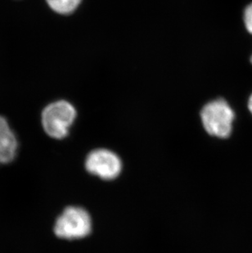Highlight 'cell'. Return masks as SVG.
I'll use <instances>...</instances> for the list:
<instances>
[{"label":"cell","mask_w":252,"mask_h":253,"mask_svg":"<svg viewBox=\"0 0 252 253\" xmlns=\"http://www.w3.org/2000/svg\"><path fill=\"white\" fill-rule=\"evenodd\" d=\"M201 119L205 130L210 135L227 139L233 132L236 113L225 99L217 98L203 107Z\"/></svg>","instance_id":"6da1fadb"},{"label":"cell","mask_w":252,"mask_h":253,"mask_svg":"<svg viewBox=\"0 0 252 253\" xmlns=\"http://www.w3.org/2000/svg\"><path fill=\"white\" fill-rule=\"evenodd\" d=\"M92 230L89 213L81 207L72 206L66 208L57 218L54 232L57 237L65 239L85 238Z\"/></svg>","instance_id":"7a4b0ae2"},{"label":"cell","mask_w":252,"mask_h":253,"mask_svg":"<svg viewBox=\"0 0 252 253\" xmlns=\"http://www.w3.org/2000/svg\"><path fill=\"white\" fill-rule=\"evenodd\" d=\"M76 117L74 107L67 101H57L47 106L42 113V124L46 133L53 139L67 136Z\"/></svg>","instance_id":"3957f363"},{"label":"cell","mask_w":252,"mask_h":253,"mask_svg":"<svg viewBox=\"0 0 252 253\" xmlns=\"http://www.w3.org/2000/svg\"><path fill=\"white\" fill-rule=\"evenodd\" d=\"M122 162L119 156L107 148H98L88 153L85 168L88 173L103 180H113L122 171Z\"/></svg>","instance_id":"277c9868"},{"label":"cell","mask_w":252,"mask_h":253,"mask_svg":"<svg viewBox=\"0 0 252 253\" xmlns=\"http://www.w3.org/2000/svg\"><path fill=\"white\" fill-rule=\"evenodd\" d=\"M17 150V138L4 117H0V164L11 163Z\"/></svg>","instance_id":"5b68a950"},{"label":"cell","mask_w":252,"mask_h":253,"mask_svg":"<svg viewBox=\"0 0 252 253\" xmlns=\"http://www.w3.org/2000/svg\"><path fill=\"white\" fill-rule=\"evenodd\" d=\"M54 12L62 15L71 14L81 4V0H46Z\"/></svg>","instance_id":"8992f818"},{"label":"cell","mask_w":252,"mask_h":253,"mask_svg":"<svg viewBox=\"0 0 252 253\" xmlns=\"http://www.w3.org/2000/svg\"><path fill=\"white\" fill-rule=\"evenodd\" d=\"M243 22L247 32L252 36V2L246 5L243 9Z\"/></svg>","instance_id":"52a82bcc"},{"label":"cell","mask_w":252,"mask_h":253,"mask_svg":"<svg viewBox=\"0 0 252 253\" xmlns=\"http://www.w3.org/2000/svg\"><path fill=\"white\" fill-rule=\"evenodd\" d=\"M247 108H248V112L250 113L252 117V93H251V95L248 98V103H247Z\"/></svg>","instance_id":"ba28073f"},{"label":"cell","mask_w":252,"mask_h":253,"mask_svg":"<svg viewBox=\"0 0 252 253\" xmlns=\"http://www.w3.org/2000/svg\"><path fill=\"white\" fill-rule=\"evenodd\" d=\"M250 62H251V63H252V55L251 56V57H250Z\"/></svg>","instance_id":"9c48e42d"}]
</instances>
